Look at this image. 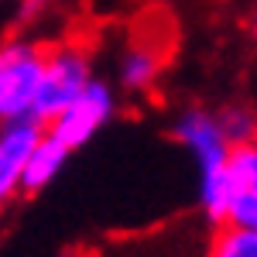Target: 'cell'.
<instances>
[{"mask_svg": "<svg viewBox=\"0 0 257 257\" xmlns=\"http://www.w3.org/2000/svg\"><path fill=\"white\" fill-rule=\"evenodd\" d=\"M175 141L192 155L196 161V192H199V209L209 223L223 226L226 223V206H230V182H226V168H230V155L233 144L223 134L219 113L209 106H185L175 117Z\"/></svg>", "mask_w": 257, "mask_h": 257, "instance_id": "6da1fadb", "label": "cell"}, {"mask_svg": "<svg viewBox=\"0 0 257 257\" xmlns=\"http://www.w3.org/2000/svg\"><path fill=\"white\" fill-rule=\"evenodd\" d=\"M48 48L28 38H11L0 52V120L35 117Z\"/></svg>", "mask_w": 257, "mask_h": 257, "instance_id": "7a4b0ae2", "label": "cell"}, {"mask_svg": "<svg viewBox=\"0 0 257 257\" xmlns=\"http://www.w3.org/2000/svg\"><path fill=\"white\" fill-rule=\"evenodd\" d=\"M93 76V55L79 41H59L48 48V65H45V82H41L38 103H35V117L48 127L62 110L79 96Z\"/></svg>", "mask_w": 257, "mask_h": 257, "instance_id": "3957f363", "label": "cell"}, {"mask_svg": "<svg viewBox=\"0 0 257 257\" xmlns=\"http://www.w3.org/2000/svg\"><path fill=\"white\" fill-rule=\"evenodd\" d=\"M113 113H117V93H113V86L106 79L96 76L59 117L48 123V131L59 141H65L72 151H79L113 120Z\"/></svg>", "mask_w": 257, "mask_h": 257, "instance_id": "277c9868", "label": "cell"}, {"mask_svg": "<svg viewBox=\"0 0 257 257\" xmlns=\"http://www.w3.org/2000/svg\"><path fill=\"white\" fill-rule=\"evenodd\" d=\"M45 123L38 117H21V120H4L0 127V199L21 196V178L31 155L38 151L45 138Z\"/></svg>", "mask_w": 257, "mask_h": 257, "instance_id": "5b68a950", "label": "cell"}, {"mask_svg": "<svg viewBox=\"0 0 257 257\" xmlns=\"http://www.w3.org/2000/svg\"><path fill=\"white\" fill-rule=\"evenodd\" d=\"M230 182V206H226V223L230 226H247L257 230V141L240 144L230 155L226 168ZM223 223V226H226Z\"/></svg>", "mask_w": 257, "mask_h": 257, "instance_id": "8992f818", "label": "cell"}, {"mask_svg": "<svg viewBox=\"0 0 257 257\" xmlns=\"http://www.w3.org/2000/svg\"><path fill=\"white\" fill-rule=\"evenodd\" d=\"M165 72V48L155 38L131 41L117 59V86L127 93H151Z\"/></svg>", "mask_w": 257, "mask_h": 257, "instance_id": "52a82bcc", "label": "cell"}, {"mask_svg": "<svg viewBox=\"0 0 257 257\" xmlns=\"http://www.w3.org/2000/svg\"><path fill=\"white\" fill-rule=\"evenodd\" d=\"M69 158H72V148H69L65 141H59L52 131H45L38 151L31 155L28 168H24L21 196H38V192H45V189L62 175V168H65V161H69Z\"/></svg>", "mask_w": 257, "mask_h": 257, "instance_id": "ba28073f", "label": "cell"}, {"mask_svg": "<svg viewBox=\"0 0 257 257\" xmlns=\"http://www.w3.org/2000/svg\"><path fill=\"white\" fill-rule=\"evenodd\" d=\"M219 123H223V134L230 138L233 148L240 144H254L257 141V110L247 103H226L219 106Z\"/></svg>", "mask_w": 257, "mask_h": 257, "instance_id": "9c48e42d", "label": "cell"}, {"mask_svg": "<svg viewBox=\"0 0 257 257\" xmlns=\"http://www.w3.org/2000/svg\"><path fill=\"white\" fill-rule=\"evenodd\" d=\"M206 257H257V230L247 226H219V233L209 240Z\"/></svg>", "mask_w": 257, "mask_h": 257, "instance_id": "30bf717a", "label": "cell"}, {"mask_svg": "<svg viewBox=\"0 0 257 257\" xmlns=\"http://www.w3.org/2000/svg\"><path fill=\"white\" fill-rule=\"evenodd\" d=\"M14 4H18V18L21 21H31V18H38L41 11H45L48 0H14Z\"/></svg>", "mask_w": 257, "mask_h": 257, "instance_id": "8fae6325", "label": "cell"}, {"mask_svg": "<svg viewBox=\"0 0 257 257\" xmlns=\"http://www.w3.org/2000/svg\"><path fill=\"white\" fill-rule=\"evenodd\" d=\"M250 38H254V48H257V0L250 7Z\"/></svg>", "mask_w": 257, "mask_h": 257, "instance_id": "7c38bea8", "label": "cell"}]
</instances>
